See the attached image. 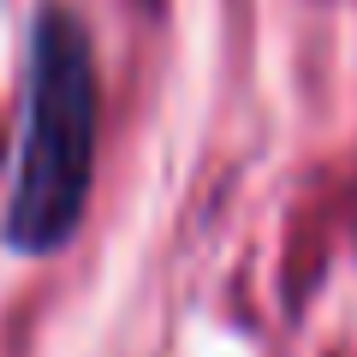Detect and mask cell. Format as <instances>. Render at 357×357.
<instances>
[{"mask_svg": "<svg viewBox=\"0 0 357 357\" xmlns=\"http://www.w3.org/2000/svg\"><path fill=\"white\" fill-rule=\"evenodd\" d=\"M96 48L72 6L48 0L30 24L24 66V137L13 161V203H6V244L18 256H48L77 232L96 178Z\"/></svg>", "mask_w": 357, "mask_h": 357, "instance_id": "1", "label": "cell"}]
</instances>
